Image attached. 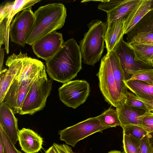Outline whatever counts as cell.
<instances>
[{
	"label": "cell",
	"instance_id": "277c9868",
	"mask_svg": "<svg viewBox=\"0 0 153 153\" xmlns=\"http://www.w3.org/2000/svg\"><path fill=\"white\" fill-rule=\"evenodd\" d=\"M35 21L26 44L32 45L44 36L64 26L66 9L60 3L49 4L39 7L34 13Z\"/></svg>",
	"mask_w": 153,
	"mask_h": 153
},
{
	"label": "cell",
	"instance_id": "5bb4252c",
	"mask_svg": "<svg viewBox=\"0 0 153 153\" xmlns=\"http://www.w3.org/2000/svg\"><path fill=\"white\" fill-rule=\"evenodd\" d=\"M12 110L4 102L0 103V126L15 145L18 141V120Z\"/></svg>",
	"mask_w": 153,
	"mask_h": 153
},
{
	"label": "cell",
	"instance_id": "7402d4cb",
	"mask_svg": "<svg viewBox=\"0 0 153 153\" xmlns=\"http://www.w3.org/2000/svg\"><path fill=\"white\" fill-rule=\"evenodd\" d=\"M143 32H153V8L127 34L128 36L126 39L128 41L137 34Z\"/></svg>",
	"mask_w": 153,
	"mask_h": 153
},
{
	"label": "cell",
	"instance_id": "6da1fadb",
	"mask_svg": "<svg viewBox=\"0 0 153 153\" xmlns=\"http://www.w3.org/2000/svg\"><path fill=\"white\" fill-rule=\"evenodd\" d=\"M97 76L105 101L117 107L123 100L128 88L125 83V73L113 50L102 58Z\"/></svg>",
	"mask_w": 153,
	"mask_h": 153
},
{
	"label": "cell",
	"instance_id": "5b68a950",
	"mask_svg": "<svg viewBox=\"0 0 153 153\" xmlns=\"http://www.w3.org/2000/svg\"><path fill=\"white\" fill-rule=\"evenodd\" d=\"M89 30L79 42L83 62L94 66L101 58L104 48L106 24L101 21L93 20L88 25Z\"/></svg>",
	"mask_w": 153,
	"mask_h": 153
},
{
	"label": "cell",
	"instance_id": "44dd1931",
	"mask_svg": "<svg viewBox=\"0 0 153 153\" xmlns=\"http://www.w3.org/2000/svg\"><path fill=\"white\" fill-rule=\"evenodd\" d=\"M127 43L134 51L135 60L142 62L151 66L153 60V45L134 41Z\"/></svg>",
	"mask_w": 153,
	"mask_h": 153
},
{
	"label": "cell",
	"instance_id": "ffe728a7",
	"mask_svg": "<svg viewBox=\"0 0 153 153\" xmlns=\"http://www.w3.org/2000/svg\"><path fill=\"white\" fill-rule=\"evenodd\" d=\"M124 22L107 27L104 37L107 53L112 51L120 40L123 38L124 31Z\"/></svg>",
	"mask_w": 153,
	"mask_h": 153
},
{
	"label": "cell",
	"instance_id": "d6986e66",
	"mask_svg": "<svg viewBox=\"0 0 153 153\" xmlns=\"http://www.w3.org/2000/svg\"><path fill=\"white\" fill-rule=\"evenodd\" d=\"M125 83L128 88L138 97L153 100V85L138 80H126Z\"/></svg>",
	"mask_w": 153,
	"mask_h": 153
},
{
	"label": "cell",
	"instance_id": "60d3db41",
	"mask_svg": "<svg viewBox=\"0 0 153 153\" xmlns=\"http://www.w3.org/2000/svg\"></svg>",
	"mask_w": 153,
	"mask_h": 153
},
{
	"label": "cell",
	"instance_id": "9c48e42d",
	"mask_svg": "<svg viewBox=\"0 0 153 153\" xmlns=\"http://www.w3.org/2000/svg\"><path fill=\"white\" fill-rule=\"evenodd\" d=\"M35 16L31 7L18 13L13 21L10 29L12 42L24 47L32 29Z\"/></svg>",
	"mask_w": 153,
	"mask_h": 153
},
{
	"label": "cell",
	"instance_id": "e0dca14e",
	"mask_svg": "<svg viewBox=\"0 0 153 153\" xmlns=\"http://www.w3.org/2000/svg\"><path fill=\"white\" fill-rule=\"evenodd\" d=\"M18 141L25 153H36L42 148V138L32 129L23 128L19 130Z\"/></svg>",
	"mask_w": 153,
	"mask_h": 153
},
{
	"label": "cell",
	"instance_id": "74e56055",
	"mask_svg": "<svg viewBox=\"0 0 153 153\" xmlns=\"http://www.w3.org/2000/svg\"><path fill=\"white\" fill-rule=\"evenodd\" d=\"M108 153H123L121 152L120 151H111L108 152Z\"/></svg>",
	"mask_w": 153,
	"mask_h": 153
},
{
	"label": "cell",
	"instance_id": "3957f363",
	"mask_svg": "<svg viewBox=\"0 0 153 153\" xmlns=\"http://www.w3.org/2000/svg\"><path fill=\"white\" fill-rule=\"evenodd\" d=\"M45 66L40 61L22 54V66L20 73L10 86L3 102L14 114H19L21 106L35 80L44 71Z\"/></svg>",
	"mask_w": 153,
	"mask_h": 153
},
{
	"label": "cell",
	"instance_id": "4dcf8cb0",
	"mask_svg": "<svg viewBox=\"0 0 153 153\" xmlns=\"http://www.w3.org/2000/svg\"><path fill=\"white\" fill-rule=\"evenodd\" d=\"M152 151L147 134L141 140L138 153H151Z\"/></svg>",
	"mask_w": 153,
	"mask_h": 153
},
{
	"label": "cell",
	"instance_id": "4316f807",
	"mask_svg": "<svg viewBox=\"0 0 153 153\" xmlns=\"http://www.w3.org/2000/svg\"><path fill=\"white\" fill-rule=\"evenodd\" d=\"M123 100L125 103L129 106L148 111L144 103L140 100L137 97L131 92L128 91Z\"/></svg>",
	"mask_w": 153,
	"mask_h": 153
},
{
	"label": "cell",
	"instance_id": "8d00e7d4",
	"mask_svg": "<svg viewBox=\"0 0 153 153\" xmlns=\"http://www.w3.org/2000/svg\"><path fill=\"white\" fill-rule=\"evenodd\" d=\"M45 153H58V152L53 145L46 151Z\"/></svg>",
	"mask_w": 153,
	"mask_h": 153
},
{
	"label": "cell",
	"instance_id": "cb8c5ba5",
	"mask_svg": "<svg viewBox=\"0 0 153 153\" xmlns=\"http://www.w3.org/2000/svg\"><path fill=\"white\" fill-rule=\"evenodd\" d=\"M141 140L123 134V147L125 153H138Z\"/></svg>",
	"mask_w": 153,
	"mask_h": 153
},
{
	"label": "cell",
	"instance_id": "7c38bea8",
	"mask_svg": "<svg viewBox=\"0 0 153 153\" xmlns=\"http://www.w3.org/2000/svg\"><path fill=\"white\" fill-rule=\"evenodd\" d=\"M64 42L62 34L56 31L37 40L32 47L37 57L46 61L56 53Z\"/></svg>",
	"mask_w": 153,
	"mask_h": 153
},
{
	"label": "cell",
	"instance_id": "2e32d148",
	"mask_svg": "<svg viewBox=\"0 0 153 153\" xmlns=\"http://www.w3.org/2000/svg\"><path fill=\"white\" fill-rule=\"evenodd\" d=\"M142 0H121L114 9L107 13V27L125 22Z\"/></svg>",
	"mask_w": 153,
	"mask_h": 153
},
{
	"label": "cell",
	"instance_id": "603a6c76",
	"mask_svg": "<svg viewBox=\"0 0 153 153\" xmlns=\"http://www.w3.org/2000/svg\"><path fill=\"white\" fill-rule=\"evenodd\" d=\"M101 124L108 128L121 126V123L116 109L109 108L100 115L96 117Z\"/></svg>",
	"mask_w": 153,
	"mask_h": 153
},
{
	"label": "cell",
	"instance_id": "ab89813d",
	"mask_svg": "<svg viewBox=\"0 0 153 153\" xmlns=\"http://www.w3.org/2000/svg\"><path fill=\"white\" fill-rule=\"evenodd\" d=\"M151 153H153V150H152Z\"/></svg>",
	"mask_w": 153,
	"mask_h": 153
},
{
	"label": "cell",
	"instance_id": "484cf974",
	"mask_svg": "<svg viewBox=\"0 0 153 153\" xmlns=\"http://www.w3.org/2000/svg\"><path fill=\"white\" fill-rule=\"evenodd\" d=\"M128 80L141 81L153 85V69L136 71L134 73Z\"/></svg>",
	"mask_w": 153,
	"mask_h": 153
},
{
	"label": "cell",
	"instance_id": "4fadbf2b",
	"mask_svg": "<svg viewBox=\"0 0 153 153\" xmlns=\"http://www.w3.org/2000/svg\"><path fill=\"white\" fill-rule=\"evenodd\" d=\"M40 0H18L8 2L1 5L0 8V22H3L5 26L7 37L9 38L10 23L14 16L19 11L31 7Z\"/></svg>",
	"mask_w": 153,
	"mask_h": 153
},
{
	"label": "cell",
	"instance_id": "ba28073f",
	"mask_svg": "<svg viewBox=\"0 0 153 153\" xmlns=\"http://www.w3.org/2000/svg\"><path fill=\"white\" fill-rule=\"evenodd\" d=\"M58 91L60 100L67 106L75 109L86 101L90 87L86 81L76 80L63 84Z\"/></svg>",
	"mask_w": 153,
	"mask_h": 153
},
{
	"label": "cell",
	"instance_id": "9a60e30c",
	"mask_svg": "<svg viewBox=\"0 0 153 153\" xmlns=\"http://www.w3.org/2000/svg\"><path fill=\"white\" fill-rule=\"evenodd\" d=\"M116 109L121 123L120 126L122 128L130 124L142 127L143 118L149 111L129 106L125 103L124 100L116 107Z\"/></svg>",
	"mask_w": 153,
	"mask_h": 153
},
{
	"label": "cell",
	"instance_id": "ac0fdd59",
	"mask_svg": "<svg viewBox=\"0 0 153 153\" xmlns=\"http://www.w3.org/2000/svg\"><path fill=\"white\" fill-rule=\"evenodd\" d=\"M151 0H142L125 22L124 33L127 34L151 9Z\"/></svg>",
	"mask_w": 153,
	"mask_h": 153
},
{
	"label": "cell",
	"instance_id": "7a4b0ae2",
	"mask_svg": "<svg viewBox=\"0 0 153 153\" xmlns=\"http://www.w3.org/2000/svg\"><path fill=\"white\" fill-rule=\"evenodd\" d=\"M82 58L79 46L74 39H70L45 61L47 72L52 79L65 83L75 78L82 69Z\"/></svg>",
	"mask_w": 153,
	"mask_h": 153
},
{
	"label": "cell",
	"instance_id": "f546056e",
	"mask_svg": "<svg viewBox=\"0 0 153 153\" xmlns=\"http://www.w3.org/2000/svg\"><path fill=\"white\" fill-rule=\"evenodd\" d=\"M141 126L148 133L153 132V112L146 113L143 118Z\"/></svg>",
	"mask_w": 153,
	"mask_h": 153
},
{
	"label": "cell",
	"instance_id": "83f0119b",
	"mask_svg": "<svg viewBox=\"0 0 153 153\" xmlns=\"http://www.w3.org/2000/svg\"><path fill=\"white\" fill-rule=\"evenodd\" d=\"M133 41L153 45V32H143L139 33L127 41V42Z\"/></svg>",
	"mask_w": 153,
	"mask_h": 153
},
{
	"label": "cell",
	"instance_id": "f1b7e54d",
	"mask_svg": "<svg viewBox=\"0 0 153 153\" xmlns=\"http://www.w3.org/2000/svg\"><path fill=\"white\" fill-rule=\"evenodd\" d=\"M0 134L3 140L4 153H22L17 150L6 133L0 126Z\"/></svg>",
	"mask_w": 153,
	"mask_h": 153
},
{
	"label": "cell",
	"instance_id": "f35d334b",
	"mask_svg": "<svg viewBox=\"0 0 153 153\" xmlns=\"http://www.w3.org/2000/svg\"><path fill=\"white\" fill-rule=\"evenodd\" d=\"M151 66L153 67V60L151 62Z\"/></svg>",
	"mask_w": 153,
	"mask_h": 153
},
{
	"label": "cell",
	"instance_id": "d4e9b609",
	"mask_svg": "<svg viewBox=\"0 0 153 153\" xmlns=\"http://www.w3.org/2000/svg\"><path fill=\"white\" fill-rule=\"evenodd\" d=\"M123 134L141 140L148 133L142 127L134 125H126L122 128Z\"/></svg>",
	"mask_w": 153,
	"mask_h": 153
},
{
	"label": "cell",
	"instance_id": "52a82bcc",
	"mask_svg": "<svg viewBox=\"0 0 153 153\" xmlns=\"http://www.w3.org/2000/svg\"><path fill=\"white\" fill-rule=\"evenodd\" d=\"M108 128L102 126L97 117L88 118L73 126L59 131L60 139L74 147L79 141Z\"/></svg>",
	"mask_w": 153,
	"mask_h": 153
},
{
	"label": "cell",
	"instance_id": "e575fe53",
	"mask_svg": "<svg viewBox=\"0 0 153 153\" xmlns=\"http://www.w3.org/2000/svg\"><path fill=\"white\" fill-rule=\"evenodd\" d=\"M148 136L149 144L153 150V132L148 134Z\"/></svg>",
	"mask_w": 153,
	"mask_h": 153
},
{
	"label": "cell",
	"instance_id": "836d02e7",
	"mask_svg": "<svg viewBox=\"0 0 153 153\" xmlns=\"http://www.w3.org/2000/svg\"><path fill=\"white\" fill-rule=\"evenodd\" d=\"M0 71L3 69V63L4 56V51L3 48L0 47Z\"/></svg>",
	"mask_w": 153,
	"mask_h": 153
},
{
	"label": "cell",
	"instance_id": "d6a6232c",
	"mask_svg": "<svg viewBox=\"0 0 153 153\" xmlns=\"http://www.w3.org/2000/svg\"><path fill=\"white\" fill-rule=\"evenodd\" d=\"M138 97L144 103L148 111L153 112V100H147Z\"/></svg>",
	"mask_w": 153,
	"mask_h": 153
},
{
	"label": "cell",
	"instance_id": "1f68e13d",
	"mask_svg": "<svg viewBox=\"0 0 153 153\" xmlns=\"http://www.w3.org/2000/svg\"><path fill=\"white\" fill-rule=\"evenodd\" d=\"M53 145L58 153H75L72 151L71 148L66 144L53 143Z\"/></svg>",
	"mask_w": 153,
	"mask_h": 153
},
{
	"label": "cell",
	"instance_id": "d590c367",
	"mask_svg": "<svg viewBox=\"0 0 153 153\" xmlns=\"http://www.w3.org/2000/svg\"><path fill=\"white\" fill-rule=\"evenodd\" d=\"M0 153H4V144L2 138L0 134Z\"/></svg>",
	"mask_w": 153,
	"mask_h": 153
},
{
	"label": "cell",
	"instance_id": "8fae6325",
	"mask_svg": "<svg viewBox=\"0 0 153 153\" xmlns=\"http://www.w3.org/2000/svg\"><path fill=\"white\" fill-rule=\"evenodd\" d=\"M6 65L8 69L0 71V103L3 102L10 86L19 75L22 66V53L8 56Z\"/></svg>",
	"mask_w": 153,
	"mask_h": 153
},
{
	"label": "cell",
	"instance_id": "30bf717a",
	"mask_svg": "<svg viewBox=\"0 0 153 153\" xmlns=\"http://www.w3.org/2000/svg\"><path fill=\"white\" fill-rule=\"evenodd\" d=\"M118 57L125 74L126 80L138 71L152 69L150 65L140 61H136L133 49L122 38L113 50Z\"/></svg>",
	"mask_w": 153,
	"mask_h": 153
},
{
	"label": "cell",
	"instance_id": "8992f818",
	"mask_svg": "<svg viewBox=\"0 0 153 153\" xmlns=\"http://www.w3.org/2000/svg\"><path fill=\"white\" fill-rule=\"evenodd\" d=\"M52 81L47 76L46 71L35 80L26 96L19 114L32 115L45 107L51 90Z\"/></svg>",
	"mask_w": 153,
	"mask_h": 153
}]
</instances>
